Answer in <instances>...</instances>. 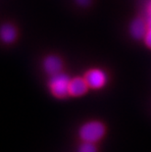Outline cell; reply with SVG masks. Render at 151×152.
Masks as SVG:
<instances>
[{"instance_id": "5", "label": "cell", "mask_w": 151, "mask_h": 152, "mask_svg": "<svg viewBox=\"0 0 151 152\" xmlns=\"http://www.w3.org/2000/svg\"><path fill=\"white\" fill-rule=\"evenodd\" d=\"M88 87V85L85 79L76 77V79L70 80L69 94L73 96H81L86 92Z\"/></svg>"}, {"instance_id": "6", "label": "cell", "mask_w": 151, "mask_h": 152, "mask_svg": "<svg viewBox=\"0 0 151 152\" xmlns=\"http://www.w3.org/2000/svg\"><path fill=\"white\" fill-rule=\"evenodd\" d=\"M43 66H44V70H45V72L48 75L53 76L60 73L61 69H62V62H61V60L58 57L49 56L44 61Z\"/></svg>"}, {"instance_id": "4", "label": "cell", "mask_w": 151, "mask_h": 152, "mask_svg": "<svg viewBox=\"0 0 151 152\" xmlns=\"http://www.w3.org/2000/svg\"><path fill=\"white\" fill-rule=\"evenodd\" d=\"M147 30H148L147 23H145L142 19H139V18L133 20L130 27V33L131 34V37L133 38H136V39L144 38Z\"/></svg>"}, {"instance_id": "1", "label": "cell", "mask_w": 151, "mask_h": 152, "mask_svg": "<svg viewBox=\"0 0 151 152\" xmlns=\"http://www.w3.org/2000/svg\"><path fill=\"white\" fill-rule=\"evenodd\" d=\"M105 128L100 122H89L82 126L80 130V137L86 142H96L103 137Z\"/></svg>"}, {"instance_id": "10", "label": "cell", "mask_w": 151, "mask_h": 152, "mask_svg": "<svg viewBox=\"0 0 151 152\" xmlns=\"http://www.w3.org/2000/svg\"><path fill=\"white\" fill-rule=\"evenodd\" d=\"M77 2H78L80 5L85 6V5H88L89 2H90V0H77Z\"/></svg>"}, {"instance_id": "11", "label": "cell", "mask_w": 151, "mask_h": 152, "mask_svg": "<svg viewBox=\"0 0 151 152\" xmlns=\"http://www.w3.org/2000/svg\"><path fill=\"white\" fill-rule=\"evenodd\" d=\"M147 13H148V17H151V2L148 4V7H147Z\"/></svg>"}, {"instance_id": "9", "label": "cell", "mask_w": 151, "mask_h": 152, "mask_svg": "<svg viewBox=\"0 0 151 152\" xmlns=\"http://www.w3.org/2000/svg\"><path fill=\"white\" fill-rule=\"evenodd\" d=\"M144 42H145L146 46L151 48V28H148L146 31V34L144 37Z\"/></svg>"}, {"instance_id": "2", "label": "cell", "mask_w": 151, "mask_h": 152, "mask_svg": "<svg viewBox=\"0 0 151 152\" xmlns=\"http://www.w3.org/2000/svg\"><path fill=\"white\" fill-rule=\"evenodd\" d=\"M70 79L67 75L58 73L51 76L49 80V87L52 94L57 98H64L69 94Z\"/></svg>"}, {"instance_id": "7", "label": "cell", "mask_w": 151, "mask_h": 152, "mask_svg": "<svg viewBox=\"0 0 151 152\" xmlns=\"http://www.w3.org/2000/svg\"><path fill=\"white\" fill-rule=\"evenodd\" d=\"M0 37H1L2 40H4L7 43L14 41L16 38V31L14 27L11 25H4L0 30Z\"/></svg>"}, {"instance_id": "3", "label": "cell", "mask_w": 151, "mask_h": 152, "mask_svg": "<svg viewBox=\"0 0 151 152\" xmlns=\"http://www.w3.org/2000/svg\"><path fill=\"white\" fill-rule=\"evenodd\" d=\"M85 80H86L89 87H92V88H100L106 83V75L101 70L92 69L86 73Z\"/></svg>"}, {"instance_id": "8", "label": "cell", "mask_w": 151, "mask_h": 152, "mask_svg": "<svg viewBox=\"0 0 151 152\" xmlns=\"http://www.w3.org/2000/svg\"><path fill=\"white\" fill-rule=\"evenodd\" d=\"M79 152H96V147L93 144V142H86L81 145Z\"/></svg>"}]
</instances>
